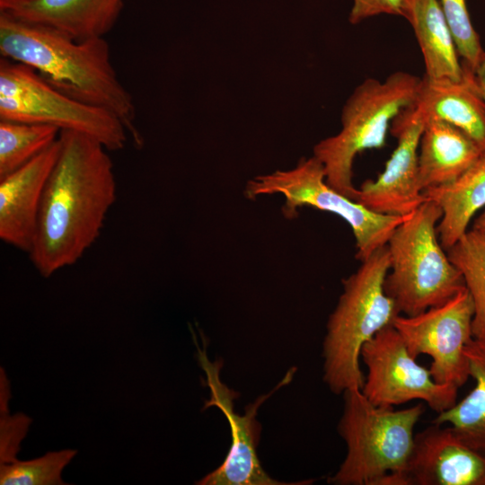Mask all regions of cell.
<instances>
[{"mask_svg": "<svg viewBox=\"0 0 485 485\" xmlns=\"http://www.w3.org/2000/svg\"><path fill=\"white\" fill-rule=\"evenodd\" d=\"M426 119L412 104L392 122L397 146L375 181L362 183L356 201L369 210L388 216H407L427 201L419 183L420 137Z\"/></svg>", "mask_w": 485, "mask_h": 485, "instance_id": "cell-12", "label": "cell"}, {"mask_svg": "<svg viewBox=\"0 0 485 485\" xmlns=\"http://www.w3.org/2000/svg\"><path fill=\"white\" fill-rule=\"evenodd\" d=\"M200 346L193 333L198 362L205 373L210 397L203 410L216 407L227 419L231 431V446L220 466L198 481V485H300L303 482H280L271 478L263 469L257 454L260 425L256 419L260 406L280 387L287 384L295 373L291 368L274 389L247 405L243 415L234 410V401L238 393L221 379L222 361H211L207 353V343L202 336Z\"/></svg>", "mask_w": 485, "mask_h": 485, "instance_id": "cell-9", "label": "cell"}, {"mask_svg": "<svg viewBox=\"0 0 485 485\" xmlns=\"http://www.w3.org/2000/svg\"><path fill=\"white\" fill-rule=\"evenodd\" d=\"M0 119L78 132L112 151L123 149L129 136L111 112L66 95L31 67L4 57L0 59Z\"/></svg>", "mask_w": 485, "mask_h": 485, "instance_id": "cell-7", "label": "cell"}, {"mask_svg": "<svg viewBox=\"0 0 485 485\" xmlns=\"http://www.w3.org/2000/svg\"><path fill=\"white\" fill-rule=\"evenodd\" d=\"M124 4L125 0H29L0 11L84 40L104 37L115 25Z\"/></svg>", "mask_w": 485, "mask_h": 485, "instance_id": "cell-15", "label": "cell"}, {"mask_svg": "<svg viewBox=\"0 0 485 485\" xmlns=\"http://www.w3.org/2000/svg\"><path fill=\"white\" fill-rule=\"evenodd\" d=\"M441 217V208L427 200L394 229L386 243L390 269L384 287L402 315L440 305L465 287L438 241Z\"/></svg>", "mask_w": 485, "mask_h": 485, "instance_id": "cell-5", "label": "cell"}, {"mask_svg": "<svg viewBox=\"0 0 485 485\" xmlns=\"http://www.w3.org/2000/svg\"><path fill=\"white\" fill-rule=\"evenodd\" d=\"M29 0H0V10H7Z\"/></svg>", "mask_w": 485, "mask_h": 485, "instance_id": "cell-29", "label": "cell"}, {"mask_svg": "<svg viewBox=\"0 0 485 485\" xmlns=\"http://www.w3.org/2000/svg\"><path fill=\"white\" fill-rule=\"evenodd\" d=\"M60 132L53 126L0 119V179L52 146Z\"/></svg>", "mask_w": 485, "mask_h": 485, "instance_id": "cell-22", "label": "cell"}, {"mask_svg": "<svg viewBox=\"0 0 485 485\" xmlns=\"http://www.w3.org/2000/svg\"><path fill=\"white\" fill-rule=\"evenodd\" d=\"M446 253L472 299V337L485 340V235L470 229Z\"/></svg>", "mask_w": 485, "mask_h": 485, "instance_id": "cell-21", "label": "cell"}, {"mask_svg": "<svg viewBox=\"0 0 485 485\" xmlns=\"http://www.w3.org/2000/svg\"><path fill=\"white\" fill-rule=\"evenodd\" d=\"M432 424L415 434L402 485H485V454L451 426Z\"/></svg>", "mask_w": 485, "mask_h": 485, "instance_id": "cell-13", "label": "cell"}, {"mask_svg": "<svg viewBox=\"0 0 485 485\" xmlns=\"http://www.w3.org/2000/svg\"><path fill=\"white\" fill-rule=\"evenodd\" d=\"M471 229L485 235V207L474 219Z\"/></svg>", "mask_w": 485, "mask_h": 485, "instance_id": "cell-28", "label": "cell"}, {"mask_svg": "<svg viewBox=\"0 0 485 485\" xmlns=\"http://www.w3.org/2000/svg\"><path fill=\"white\" fill-rule=\"evenodd\" d=\"M76 450L65 449L48 452L45 455L29 461L15 459L1 463V485H60L64 468L76 454Z\"/></svg>", "mask_w": 485, "mask_h": 485, "instance_id": "cell-23", "label": "cell"}, {"mask_svg": "<svg viewBox=\"0 0 485 485\" xmlns=\"http://www.w3.org/2000/svg\"><path fill=\"white\" fill-rule=\"evenodd\" d=\"M473 313L472 299L465 287L440 305L413 316L399 314L392 326L411 357L432 358L429 371L436 383L460 389L471 376L464 348L473 338Z\"/></svg>", "mask_w": 485, "mask_h": 485, "instance_id": "cell-10", "label": "cell"}, {"mask_svg": "<svg viewBox=\"0 0 485 485\" xmlns=\"http://www.w3.org/2000/svg\"><path fill=\"white\" fill-rule=\"evenodd\" d=\"M474 78L479 93L485 102V53L475 69Z\"/></svg>", "mask_w": 485, "mask_h": 485, "instance_id": "cell-27", "label": "cell"}, {"mask_svg": "<svg viewBox=\"0 0 485 485\" xmlns=\"http://www.w3.org/2000/svg\"><path fill=\"white\" fill-rule=\"evenodd\" d=\"M464 355L475 386L459 402L438 413L433 423L450 424L466 445L485 454V340L472 338Z\"/></svg>", "mask_w": 485, "mask_h": 485, "instance_id": "cell-20", "label": "cell"}, {"mask_svg": "<svg viewBox=\"0 0 485 485\" xmlns=\"http://www.w3.org/2000/svg\"><path fill=\"white\" fill-rule=\"evenodd\" d=\"M484 153L459 128L438 119H427L419 154V183L421 190L453 181Z\"/></svg>", "mask_w": 485, "mask_h": 485, "instance_id": "cell-17", "label": "cell"}, {"mask_svg": "<svg viewBox=\"0 0 485 485\" xmlns=\"http://www.w3.org/2000/svg\"><path fill=\"white\" fill-rule=\"evenodd\" d=\"M414 104L426 119H438L459 128L485 151V102L472 72L464 69L460 81L424 75Z\"/></svg>", "mask_w": 485, "mask_h": 485, "instance_id": "cell-16", "label": "cell"}, {"mask_svg": "<svg viewBox=\"0 0 485 485\" xmlns=\"http://www.w3.org/2000/svg\"><path fill=\"white\" fill-rule=\"evenodd\" d=\"M464 69L474 74L485 50L469 14L466 0H439Z\"/></svg>", "mask_w": 485, "mask_h": 485, "instance_id": "cell-24", "label": "cell"}, {"mask_svg": "<svg viewBox=\"0 0 485 485\" xmlns=\"http://www.w3.org/2000/svg\"><path fill=\"white\" fill-rule=\"evenodd\" d=\"M422 192L427 200L442 210L436 230L446 251L468 231L473 216L485 207V153L453 181L427 188Z\"/></svg>", "mask_w": 485, "mask_h": 485, "instance_id": "cell-19", "label": "cell"}, {"mask_svg": "<svg viewBox=\"0 0 485 485\" xmlns=\"http://www.w3.org/2000/svg\"><path fill=\"white\" fill-rule=\"evenodd\" d=\"M361 262L342 280L343 292L329 316L322 344L323 380L335 394L363 388V346L401 314L384 287L390 269L387 246Z\"/></svg>", "mask_w": 485, "mask_h": 485, "instance_id": "cell-3", "label": "cell"}, {"mask_svg": "<svg viewBox=\"0 0 485 485\" xmlns=\"http://www.w3.org/2000/svg\"><path fill=\"white\" fill-rule=\"evenodd\" d=\"M0 53L31 67L66 95L111 112L142 145L134 99L112 66L104 37L75 40L0 11Z\"/></svg>", "mask_w": 485, "mask_h": 485, "instance_id": "cell-2", "label": "cell"}, {"mask_svg": "<svg viewBox=\"0 0 485 485\" xmlns=\"http://www.w3.org/2000/svg\"><path fill=\"white\" fill-rule=\"evenodd\" d=\"M60 150L58 139L31 161L0 179V238L29 253L44 190Z\"/></svg>", "mask_w": 485, "mask_h": 485, "instance_id": "cell-14", "label": "cell"}, {"mask_svg": "<svg viewBox=\"0 0 485 485\" xmlns=\"http://www.w3.org/2000/svg\"><path fill=\"white\" fill-rule=\"evenodd\" d=\"M338 431L347 455L328 482L335 485H402L413 445L421 403L395 410L373 404L360 389L343 392Z\"/></svg>", "mask_w": 485, "mask_h": 485, "instance_id": "cell-4", "label": "cell"}, {"mask_svg": "<svg viewBox=\"0 0 485 485\" xmlns=\"http://www.w3.org/2000/svg\"><path fill=\"white\" fill-rule=\"evenodd\" d=\"M361 358L367 367L361 391L375 405L393 407L420 400L438 414L457 401L459 389L436 383L429 369L410 356L392 325L363 346Z\"/></svg>", "mask_w": 485, "mask_h": 485, "instance_id": "cell-11", "label": "cell"}, {"mask_svg": "<svg viewBox=\"0 0 485 485\" xmlns=\"http://www.w3.org/2000/svg\"><path fill=\"white\" fill-rule=\"evenodd\" d=\"M420 84L421 78L399 71L383 82L368 78L354 90L342 110L341 130L313 147L329 185L357 199L358 190L352 181L356 155L385 146L392 120L415 103Z\"/></svg>", "mask_w": 485, "mask_h": 485, "instance_id": "cell-6", "label": "cell"}, {"mask_svg": "<svg viewBox=\"0 0 485 485\" xmlns=\"http://www.w3.org/2000/svg\"><path fill=\"white\" fill-rule=\"evenodd\" d=\"M406 0H353L348 20L352 24L379 14L403 17Z\"/></svg>", "mask_w": 485, "mask_h": 485, "instance_id": "cell-26", "label": "cell"}, {"mask_svg": "<svg viewBox=\"0 0 485 485\" xmlns=\"http://www.w3.org/2000/svg\"><path fill=\"white\" fill-rule=\"evenodd\" d=\"M403 18L413 28L425 75L433 80H462L464 69L439 0H406Z\"/></svg>", "mask_w": 485, "mask_h": 485, "instance_id": "cell-18", "label": "cell"}, {"mask_svg": "<svg viewBox=\"0 0 485 485\" xmlns=\"http://www.w3.org/2000/svg\"><path fill=\"white\" fill-rule=\"evenodd\" d=\"M281 194L282 213L287 218L297 216L298 208L312 207L335 214L346 221L356 239V259L366 260L386 245L394 229L410 216H388L369 210L339 192L326 181L322 163L314 156L303 157L289 170H278L251 179L244 190L249 199Z\"/></svg>", "mask_w": 485, "mask_h": 485, "instance_id": "cell-8", "label": "cell"}, {"mask_svg": "<svg viewBox=\"0 0 485 485\" xmlns=\"http://www.w3.org/2000/svg\"><path fill=\"white\" fill-rule=\"evenodd\" d=\"M59 142L29 251L32 264L45 278L82 258L99 237L116 198L108 149L75 131H61Z\"/></svg>", "mask_w": 485, "mask_h": 485, "instance_id": "cell-1", "label": "cell"}, {"mask_svg": "<svg viewBox=\"0 0 485 485\" xmlns=\"http://www.w3.org/2000/svg\"><path fill=\"white\" fill-rule=\"evenodd\" d=\"M7 379L4 373L1 370V463L14 461L15 455L19 451V445L22 439L26 436L28 427L31 419L23 414L7 416V401L5 386Z\"/></svg>", "mask_w": 485, "mask_h": 485, "instance_id": "cell-25", "label": "cell"}]
</instances>
